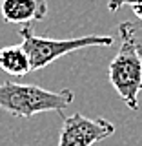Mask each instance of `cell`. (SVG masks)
I'll use <instances>...</instances> for the list:
<instances>
[{
  "label": "cell",
  "mask_w": 142,
  "mask_h": 146,
  "mask_svg": "<svg viewBox=\"0 0 142 146\" xmlns=\"http://www.w3.org/2000/svg\"><path fill=\"white\" fill-rule=\"evenodd\" d=\"M0 70L15 77H24L31 73L29 58L22 46H6L0 48Z\"/></svg>",
  "instance_id": "cell-6"
},
{
  "label": "cell",
  "mask_w": 142,
  "mask_h": 146,
  "mask_svg": "<svg viewBox=\"0 0 142 146\" xmlns=\"http://www.w3.org/2000/svg\"><path fill=\"white\" fill-rule=\"evenodd\" d=\"M120 26L124 27V29L127 31V35L133 38L135 46L139 48V51L142 55V22L140 20H137V22H122Z\"/></svg>",
  "instance_id": "cell-7"
},
{
  "label": "cell",
  "mask_w": 142,
  "mask_h": 146,
  "mask_svg": "<svg viewBox=\"0 0 142 146\" xmlns=\"http://www.w3.org/2000/svg\"><path fill=\"white\" fill-rule=\"evenodd\" d=\"M120 46L109 62V82L129 110H139V93L142 91V55L133 38L122 26H118Z\"/></svg>",
  "instance_id": "cell-3"
},
{
  "label": "cell",
  "mask_w": 142,
  "mask_h": 146,
  "mask_svg": "<svg viewBox=\"0 0 142 146\" xmlns=\"http://www.w3.org/2000/svg\"><path fill=\"white\" fill-rule=\"evenodd\" d=\"M73 90L62 88L51 91L35 84H17L6 80L0 84V108L13 117H35L44 111L62 113L73 102Z\"/></svg>",
  "instance_id": "cell-1"
},
{
  "label": "cell",
  "mask_w": 142,
  "mask_h": 146,
  "mask_svg": "<svg viewBox=\"0 0 142 146\" xmlns=\"http://www.w3.org/2000/svg\"><path fill=\"white\" fill-rule=\"evenodd\" d=\"M137 4H142V0H109L108 9L109 11H117V9L124 6H137Z\"/></svg>",
  "instance_id": "cell-8"
},
{
  "label": "cell",
  "mask_w": 142,
  "mask_h": 146,
  "mask_svg": "<svg viewBox=\"0 0 142 146\" xmlns=\"http://www.w3.org/2000/svg\"><path fill=\"white\" fill-rule=\"evenodd\" d=\"M22 38V49L29 58L31 71L42 70L49 66L57 58L64 57L67 53H73L82 48H93V46H113V36L108 35H86L77 38H49V36H38L31 29V26H22L17 31Z\"/></svg>",
  "instance_id": "cell-2"
},
{
  "label": "cell",
  "mask_w": 142,
  "mask_h": 146,
  "mask_svg": "<svg viewBox=\"0 0 142 146\" xmlns=\"http://www.w3.org/2000/svg\"><path fill=\"white\" fill-rule=\"evenodd\" d=\"M0 15L7 24H31L48 15V0H0Z\"/></svg>",
  "instance_id": "cell-5"
},
{
  "label": "cell",
  "mask_w": 142,
  "mask_h": 146,
  "mask_svg": "<svg viewBox=\"0 0 142 146\" xmlns=\"http://www.w3.org/2000/svg\"><path fill=\"white\" fill-rule=\"evenodd\" d=\"M115 133V124L104 117L91 119L82 113L64 117L58 146H93Z\"/></svg>",
  "instance_id": "cell-4"
}]
</instances>
